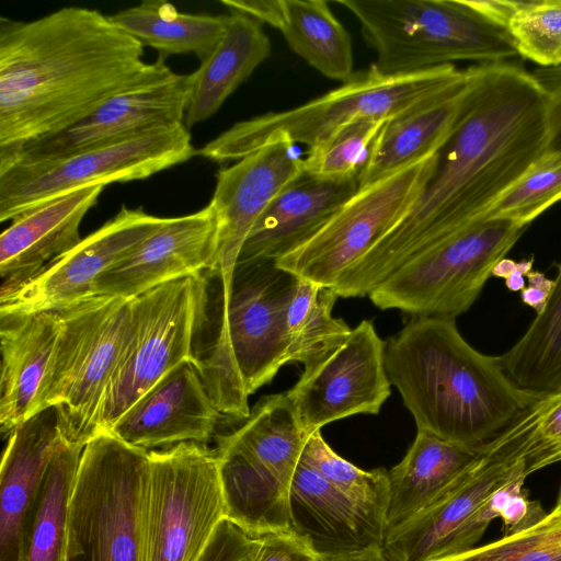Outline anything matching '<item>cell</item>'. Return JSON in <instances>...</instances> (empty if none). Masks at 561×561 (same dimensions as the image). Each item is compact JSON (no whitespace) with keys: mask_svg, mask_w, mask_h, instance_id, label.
Segmentation results:
<instances>
[{"mask_svg":"<svg viewBox=\"0 0 561 561\" xmlns=\"http://www.w3.org/2000/svg\"><path fill=\"white\" fill-rule=\"evenodd\" d=\"M262 24L236 11L214 50L188 75L187 129L211 117L224 102L271 55Z\"/></svg>","mask_w":561,"mask_h":561,"instance_id":"83f0119b","label":"cell"},{"mask_svg":"<svg viewBox=\"0 0 561 561\" xmlns=\"http://www.w3.org/2000/svg\"><path fill=\"white\" fill-rule=\"evenodd\" d=\"M552 98L538 78L510 62L472 66L454 130L408 216L342 276L353 297L368 294L415 254L482 220L550 148Z\"/></svg>","mask_w":561,"mask_h":561,"instance_id":"6da1fadb","label":"cell"},{"mask_svg":"<svg viewBox=\"0 0 561 561\" xmlns=\"http://www.w3.org/2000/svg\"><path fill=\"white\" fill-rule=\"evenodd\" d=\"M388 379L417 431L478 448L538 397L507 377L497 356L474 350L455 319L413 317L385 345Z\"/></svg>","mask_w":561,"mask_h":561,"instance_id":"3957f363","label":"cell"},{"mask_svg":"<svg viewBox=\"0 0 561 561\" xmlns=\"http://www.w3.org/2000/svg\"><path fill=\"white\" fill-rule=\"evenodd\" d=\"M524 477L500 486L490 497L497 518L503 523V536L513 535L539 523L548 513L540 503L529 500L524 490Z\"/></svg>","mask_w":561,"mask_h":561,"instance_id":"ab89813d","label":"cell"},{"mask_svg":"<svg viewBox=\"0 0 561 561\" xmlns=\"http://www.w3.org/2000/svg\"><path fill=\"white\" fill-rule=\"evenodd\" d=\"M104 186H88L21 214L0 236V298L21 288L82 238L80 225Z\"/></svg>","mask_w":561,"mask_h":561,"instance_id":"603a6c76","label":"cell"},{"mask_svg":"<svg viewBox=\"0 0 561 561\" xmlns=\"http://www.w3.org/2000/svg\"><path fill=\"white\" fill-rule=\"evenodd\" d=\"M526 229L507 219L477 221L412 256L368 297L382 310L455 319L474 304L495 264Z\"/></svg>","mask_w":561,"mask_h":561,"instance_id":"30bf717a","label":"cell"},{"mask_svg":"<svg viewBox=\"0 0 561 561\" xmlns=\"http://www.w3.org/2000/svg\"><path fill=\"white\" fill-rule=\"evenodd\" d=\"M257 548L244 561H320L308 543L291 530L259 537Z\"/></svg>","mask_w":561,"mask_h":561,"instance_id":"b9f144b4","label":"cell"},{"mask_svg":"<svg viewBox=\"0 0 561 561\" xmlns=\"http://www.w3.org/2000/svg\"><path fill=\"white\" fill-rule=\"evenodd\" d=\"M196 156L184 124L51 159L0 165V221L88 186L144 180Z\"/></svg>","mask_w":561,"mask_h":561,"instance_id":"8fae6325","label":"cell"},{"mask_svg":"<svg viewBox=\"0 0 561 561\" xmlns=\"http://www.w3.org/2000/svg\"><path fill=\"white\" fill-rule=\"evenodd\" d=\"M358 191V179L328 180L302 173L283 190L249 233L239 261H276L313 237Z\"/></svg>","mask_w":561,"mask_h":561,"instance_id":"d4e9b609","label":"cell"},{"mask_svg":"<svg viewBox=\"0 0 561 561\" xmlns=\"http://www.w3.org/2000/svg\"><path fill=\"white\" fill-rule=\"evenodd\" d=\"M528 285L520 291L522 301L533 308L536 314L546 307L552 289L554 279L548 278L539 271H531L526 276Z\"/></svg>","mask_w":561,"mask_h":561,"instance_id":"ee69618b","label":"cell"},{"mask_svg":"<svg viewBox=\"0 0 561 561\" xmlns=\"http://www.w3.org/2000/svg\"><path fill=\"white\" fill-rule=\"evenodd\" d=\"M388 503V471H364L320 430L309 435L291 481L290 528L320 561L381 552Z\"/></svg>","mask_w":561,"mask_h":561,"instance_id":"52a82bcc","label":"cell"},{"mask_svg":"<svg viewBox=\"0 0 561 561\" xmlns=\"http://www.w3.org/2000/svg\"><path fill=\"white\" fill-rule=\"evenodd\" d=\"M83 446L61 439L30 510L24 561H65L70 506Z\"/></svg>","mask_w":561,"mask_h":561,"instance_id":"1f68e13d","label":"cell"},{"mask_svg":"<svg viewBox=\"0 0 561 561\" xmlns=\"http://www.w3.org/2000/svg\"><path fill=\"white\" fill-rule=\"evenodd\" d=\"M240 526L225 518L217 527L206 550L198 561H244L259 546Z\"/></svg>","mask_w":561,"mask_h":561,"instance_id":"60d3db41","label":"cell"},{"mask_svg":"<svg viewBox=\"0 0 561 561\" xmlns=\"http://www.w3.org/2000/svg\"><path fill=\"white\" fill-rule=\"evenodd\" d=\"M96 9L0 16V161L80 122L118 93L172 76Z\"/></svg>","mask_w":561,"mask_h":561,"instance_id":"7a4b0ae2","label":"cell"},{"mask_svg":"<svg viewBox=\"0 0 561 561\" xmlns=\"http://www.w3.org/2000/svg\"><path fill=\"white\" fill-rule=\"evenodd\" d=\"M322 561H386V559L382 557L381 552L377 553H368L357 557H350V558H343V559H335V560H322Z\"/></svg>","mask_w":561,"mask_h":561,"instance_id":"7dc6e473","label":"cell"},{"mask_svg":"<svg viewBox=\"0 0 561 561\" xmlns=\"http://www.w3.org/2000/svg\"><path fill=\"white\" fill-rule=\"evenodd\" d=\"M437 561H561V518L548 513L528 529Z\"/></svg>","mask_w":561,"mask_h":561,"instance_id":"f35d334b","label":"cell"},{"mask_svg":"<svg viewBox=\"0 0 561 561\" xmlns=\"http://www.w3.org/2000/svg\"><path fill=\"white\" fill-rule=\"evenodd\" d=\"M385 345L374 324L363 320L343 343L305 365L287 393L309 435L341 419L379 413L391 393Z\"/></svg>","mask_w":561,"mask_h":561,"instance_id":"2e32d148","label":"cell"},{"mask_svg":"<svg viewBox=\"0 0 561 561\" xmlns=\"http://www.w3.org/2000/svg\"><path fill=\"white\" fill-rule=\"evenodd\" d=\"M543 310L504 354L500 365L524 392L540 397L561 387V262Z\"/></svg>","mask_w":561,"mask_h":561,"instance_id":"d6a6232c","label":"cell"},{"mask_svg":"<svg viewBox=\"0 0 561 561\" xmlns=\"http://www.w3.org/2000/svg\"><path fill=\"white\" fill-rule=\"evenodd\" d=\"M533 72L548 89L552 98L553 136L549 149L561 152V66L537 68Z\"/></svg>","mask_w":561,"mask_h":561,"instance_id":"7bdbcfd3","label":"cell"},{"mask_svg":"<svg viewBox=\"0 0 561 561\" xmlns=\"http://www.w3.org/2000/svg\"><path fill=\"white\" fill-rule=\"evenodd\" d=\"M167 218L123 205L28 283L0 298V316L58 311L93 296L99 278L130 254Z\"/></svg>","mask_w":561,"mask_h":561,"instance_id":"ac0fdd59","label":"cell"},{"mask_svg":"<svg viewBox=\"0 0 561 561\" xmlns=\"http://www.w3.org/2000/svg\"><path fill=\"white\" fill-rule=\"evenodd\" d=\"M550 514L561 518V486H560V490H559V494H558V497H557L556 505H554L553 510L550 512Z\"/></svg>","mask_w":561,"mask_h":561,"instance_id":"c3c4849f","label":"cell"},{"mask_svg":"<svg viewBox=\"0 0 561 561\" xmlns=\"http://www.w3.org/2000/svg\"><path fill=\"white\" fill-rule=\"evenodd\" d=\"M561 201V152L547 150L490 208L483 219H507L528 227Z\"/></svg>","mask_w":561,"mask_h":561,"instance_id":"74e56055","label":"cell"},{"mask_svg":"<svg viewBox=\"0 0 561 561\" xmlns=\"http://www.w3.org/2000/svg\"><path fill=\"white\" fill-rule=\"evenodd\" d=\"M471 73L472 66L459 84L386 123L358 178V188L440 150L460 115Z\"/></svg>","mask_w":561,"mask_h":561,"instance_id":"4316f807","label":"cell"},{"mask_svg":"<svg viewBox=\"0 0 561 561\" xmlns=\"http://www.w3.org/2000/svg\"><path fill=\"white\" fill-rule=\"evenodd\" d=\"M149 450L99 432L82 450L65 561H147Z\"/></svg>","mask_w":561,"mask_h":561,"instance_id":"ba28073f","label":"cell"},{"mask_svg":"<svg viewBox=\"0 0 561 561\" xmlns=\"http://www.w3.org/2000/svg\"><path fill=\"white\" fill-rule=\"evenodd\" d=\"M0 426L4 435L26 421L60 332L58 311L0 316Z\"/></svg>","mask_w":561,"mask_h":561,"instance_id":"484cf974","label":"cell"},{"mask_svg":"<svg viewBox=\"0 0 561 561\" xmlns=\"http://www.w3.org/2000/svg\"><path fill=\"white\" fill-rule=\"evenodd\" d=\"M215 437L227 518L253 537L291 530L289 493L304 449Z\"/></svg>","mask_w":561,"mask_h":561,"instance_id":"d6986e66","label":"cell"},{"mask_svg":"<svg viewBox=\"0 0 561 561\" xmlns=\"http://www.w3.org/2000/svg\"><path fill=\"white\" fill-rule=\"evenodd\" d=\"M263 23L277 28L289 48L324 77L346 82L354 71L348 32L323 0H271Z\"/></svg>","mask_w":561,"mask_h":561,"instance_id":"f546056e","label":"cell"},{"mask_svg":"<svg viewBox=\"0 0 561 561\" xmlns=\"http://www.w3.org/2000/svg\"><path fill=\"white\" fill-rule=\"evenodd\" d=\"M217 227L213 207L167 218L130 254L104 273L94 295L135 298L164 283L214 267Z\"/></svg>","mask_w":561,"mask_h":561,"instance_id":"44dd1931","label":"cell"},{"mask_svg":"<svg viewBox=\"0 0 561 561\" xmlns=\"http://www.w3.org/2000/svg\"><path fill=\"white\" fill-rule=\"evenodd\" d=\"M510 34L518 56L539 68L561 66V0H470Z\"/></svg>","mask_w":561,"mask_h":561,"instance_id":"e575fe53","label":"cell"},{"mask_svg":"<svg viewBox=\"0 0 561 561\" xmlns=\"http://www.w3.org/2000/svg\"><path fill=\"white\" fill-rule=\"evenodd\" d=\"M469 67L440 66L415 73L383 75L374 65L337 89L297 107L268 112L236 123L196 149V154L222 163L282 138L311 147L360 118L391 121L459 84Z\"/></svg>","mask_w":561,"mask_h":561,"instance_id":"5b68a950","label":"cell"},{"mask_svg":"<svg viewBox=\"0 0 561 561\" xmlns=\"http://www.w3.org/2000/svg\"><path fill=\"white\" fill-rule=\"evenodd\" d=\"M304 173L297 144L282 138L216 173L210 202L217 227L214 283L220 298L230 290L241 249L272 201Z\"/></svg>","mask_w":561,"mask_h":561,"instance_id":"e0dca14e","label":"cell"},{"mask_svg":"<svg viewBox=\"0 0 561 561\" xmlns=\"http://www.w3.org/2000/svg\"><path fill=\"white\" fill-rule=\"evenodd\" d=\"M188 75L172 76L116 94L56 136L36 141L0 165L61 157L157 128L184 124Z\"/></svg>","mask_w":561,"mask_h":561,"instance_id":"ffe728a7","label":"cell"},{"mask_svg":"<svg viewBox=\"0 0 561 561\" xmlns=\"http://www.w3.org/2000/svg\"><path fill=\"white\" fill-rule=\"evenodd\" d=\"M61 439L56 407L9 433L0 472V561H24L27 516Z\"/></svg>","mask_w":561,"mask_h":561,"instance_id":"cb8c5ba5","label":"cell"},{"mask_svg":"<svg viewBox=\"0 0 561 561\" xmlns=\"http://www.w3.org/2000/svg\"><path fill=\"white\" fill-rule=\"evenodd\" d=\"M478 448H469L417 431L404 458L388 471L386 533L408 522L447 492L472 466Z\"/></svg>","mask_w":561,"mask_h":561,"instance_id":"f1b7e54d","label":"cell"},{"mask_svg":"<svg viewBox=\"0 0 561 561\" xmlns=\"http://www.w3.org/2000/svg\"><path fill=\"white\" fill-rule=\"evenodd\" d=\"M437 161L438 152L358 188L313 237L276 260V265L298 278L333 288L408 216Z\"/></svg>","mask_w":561,"mask_h":561,"instance_id":"5bb4252c","label":"cell"},{"mask_svg":"<svg viewBox=\"0 0 561 561\" xmlns=\"http://www.w3.org/2000/svg\"><path fill=\"white\" fill-rule=\"evenodd\" d=\"M337 297L333 288L297 277L285 307L289 362L307 365L350 335L352 329L332 316Z\"/></svg>","mask_w":561,"mask_h":561,"instance_id":"836d02e7","label":"cell"},{"mask_svg":"<svg viewBox=\"0 0 561 561\" xmlns=\"http://www.w3.org/2000/svg\"><path fill=\"white\" fill-rule=\"evenodd\" d=\"M534 257L517 262L515 270L504 279L505 286L511 291H522L526 287L525 276L533 271Z\"/></svg>","mask_w":561,"mask_h":561,"instance_id":"f6af8a7d","label":"cell"},{"mask_svg":"<svg viewBox=\"0 0 561 561\" xmlns=\"http://www.w3.org/2000/svg\"><path fill=\"white\" fill-rule=\"evenodd\" d=\"M131 299L94 295L58 310L60 332L30 417L56 407L68 443L84 447L98 434L106 388L129 335Z\"/></svg>","mask_w":561,"mask_h":561,"instance_id":"9c48e42d","label":"cell"},{"mask_svg":"<svg viewBox=\"0 0 561 561\" xmlns=\"http://www.w3.org/2000/svg\"><path fill=\"white\" fill-rule=\"evenodd\" d=\"M147 561H198L227 518L219 460L207 444L149 451Z\"/></svg>","mask_w":561,"mask_h":561,"instance_id":"7c38bea8","label":"cell"},{"mask_svg":"<svg viewBox=\"0 0 561 561\" xmlns=\"http://www.w3.org/2000/svg\"><path fill=\"white\" fill-rule=\"evenodd\" d=\"M195 360L165 375L108 430L126 444L150 449L180 443L207 444L221 419Z\"/></svg>","mask_w":561,"mask_h":561,"instance_id":"7402d4cb","label":"cell"},{"mask_svg":"<svg viewBox=\"0 0 561 561\" xmlns=\"http://www.w3.org/2000/svg\"><path fill=\"white\" fill-rule=\"evenodd\" d=\"M388 121L360 118L308 148L304 172L316 178H359L373 147Z\"/></svg>","mask_w":561,"mask_h":561,"instance_id":"8d00e7d4","label":"cell"},{"mask_svg":"<svg viewBox=\"0 0 561 561\" xmlns=\"http://www.w3.org/2000/svg\"><path fill=\"white\" fill-rule=\"evenodd\" d=\"M203 277L195 364L221 415L243 421L249 397L289 363L285 307L297 277L275 261H239L225 299Z\"/></svg>","mask_w":561,"mask_h":561,"instance_id":"277c9868","label":"cell"},{"mask_svg":"<svg viewBox=\"0 0 561 561\" xmlns=\"http://www.w3.org/2000/svg\"><path fill=\"white\" fill-rule=\"evenodd\" d=\"M525 461L527 474L561 461V387L538 397L495 435Z\"/></svg>","mask_w":561,"mask_h":561,"instance_id":"d590c367","label":"cell"},{"mask_svg":"<svg viewBox=\"0 0 561 561\" xmlns=\"http://www.w3.org/2000/svg\"><path fill=\"white\" fill-rule=\"evenodd\" d=\"M466 473L419 514L386 533V561H437L463 553L497 518L490 497L500 486L527 478L525 461L512 447L492 437L478 447Z\"/></svg>","mask_w":561,"mask_h":561,"instance_id":"9a60e30c","label":"cell"},{"mask_svg":"<svg viewBox=\"0 0 561 561\" xmlns=\"http://www.w3.org/2000/svg\"><path fill=\"white\" fill-rule=\"evenodd\" d=\"M203 273L164 283L131 299L127 342L98 417L108 431L146 392L180 364L194 358Z\"/></svg>","mask_w":561,"mask_h":561,"instance_id":"4fadbf2b","label":"cell"},{"mask_svg":"<svg viewBox=\"0 0 561 561\" xmlns=\"http://www.w3.org/2000/svg\"><path fill=\"white\" fill-rule=\"evenodd\" d=\"M108 18L161 59L194 54L202 61L224 36L229 14L182 13L167 1L145 0Z\"/></svg>","mask_w":561,"mask_h":561,"instance_id":"4dcf8cb0","label":"cell"},{"mask_svg":"<svg viewBox=\"0 0 561 561\" xmlns=\"http://www.w3.org/2000/svg\"><path fill=\"white\" fill-rule=\"evenodd\" d=\"M359 22L383 75H408L470 60L518 56L506 30L470 0H339Z\"/></svg>","mask_w":561,"mask_h":561,"instance_id":"8992f818","label":"cell"},{"mask_svg":"<svg viewBox=\"0 0 561 561\" xmlns=\"http://www.w3.org/2000/svg\"><path fill=\"white\" fill-rule=\"evenodd\" d=\"M517 261L504 257L500 260L492 270L491 276L506 279L515 270Z\"/></svg>","mask_w":561,"mask_h":561,"instance_id":"bcb514c9","label":"cell"}]
</instances>
